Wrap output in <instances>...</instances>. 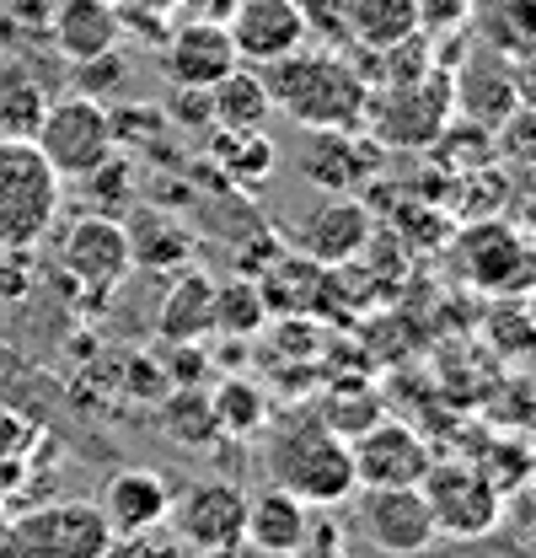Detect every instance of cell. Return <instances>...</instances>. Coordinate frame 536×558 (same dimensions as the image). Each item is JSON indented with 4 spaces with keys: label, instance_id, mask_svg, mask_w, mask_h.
Listing matches in <instances>:
<instances>
[{
    "label": "cell",
    "instance_id": "836d02e7",
    "mask_svg": "<svg viewBox=\"0 0 536 558\" xmlns=\"http://www.w3.org/2000/svg\"><path fill=\"white\" fill-rule=\"evenodd\" d=\"M38 284L33 247H0V301H27Z\"/></svg>",
    "mask_w": 536,
    "mask_h": 558
},
{
    "label": "cell",
    "instance_id": "5bb4252c",
    "mask_svg": "<svg viewBox=\"0 0 536 558\" xmlns=\"http://www.w3.org/2000/svg\"><path fill=\"white\" fill-rule=\"evenodd\" d=\"M295 167L322 194H354L381 167V145L365 130H306L301 150H295Z\"/></svg>",
    "mask_w": 536,
    "mask_h": 558
},
{
    "label": "cell",
    "instance_id": "f546056e",
    "mask_svg": "<svg viewBox=\"0 0 536 558\" xmlns=\"http://www.w3.org/2000/svg\"><path fill=\"white\" fill-rule=\"evenodd\" d=\"M488 135H494V150H499L504 161H521V172L536 167V113L532 108H515V113L499 119Z\"/></svg>",
    "mask_w": 536,
    "mask_h": 558
},
{
    "label": "cell",
    "instance_id": "1f68e13d",
    "mask_svg": "<svg viewBox=\"0 0 536 558\" xmlns=\"http://www.w3.org/2000/svg\"><path fill=\"white\" fill-rule=\"evenodd\" d=\"M124 54L119 49H108V54H97V60H81V65H70L75 75V86H81V97H97V102H108L119 86H124Z\"/></svg>",
    "mask_w": 536,
    "mask_h": 558
},
{
    "label": "cell",
    "instance_id": "f35d334b",
    "mask_svg": "<svg viewBox=\"0 0 536 558\" xmlns=\"http://www.w3.org/2000/svg\"><path fill=\"white\" fill-rule=\"evenodd\" d=\"M515 558H536V537H526V543L515 548Z\"/></svg>",
    "mask_w": 536,
    "mask_h": 558
},
{
    "label": "cell",
    "instance_id": "4dcf8cb0",
    "mask_svg": "<svg viewBox=\"0 0 536 558\" xmlns=\"http://www.w3.org/2000/svg\"><path fill=\"white\" fill-rule=\"evenodd\" d=\"M33 446H38V429L16 414V409H5V403H0V484H11V478H16V468L27 462V451H33Z\"/></svg>",
    "mask_w": 536,
    "mask_h": 558
},
{
    "label": "cell",
    "instance_id": "cb8c5ba5",
    "mask_svg": "<svg viewBox=\"0 0 536 558\" xmlns=\"http://www.w3.org/2000/svg\"><path fill=\"white\" fill-rule=\"evenodd\" d=\"M49 86L27 60H0V135L33 140L49 113Z\"/></svg>",
    "mask_w": 536,
    "mask_h": 558
},
{
    "label": "cell",
    "instance_id": "ab89813d",
    "mask_svg": "<svg viewBox=\"0 0 536 558\" xmlns=\"http://www.w3.org/2000/svg\"><path fill=\"white\" fill-rule=\"evenodd\" d=\"M532 505H536V473H532Z\"/></svg>",
    "mask_w": 536,
    "mask_h": 558
},
{
    "label": "cell",
    "instance_id": "52a82bcc",
    "mask_svg": "<svg viewBox=\"0 0 536 558\" xmlns=\"http://www.w3.org/2000/svg\"><path fill=\"white\" fill-rule=\"evenodd\" d=\"M5 532L22 558H102L113 537L97 499H54V505L22 510Z\"/></svg>",
    "mask_w": 536,
    "mask_h": 558
},
{
    "label": "cell",
    "instance_id": "d590c367",
    "mask_svg": "<svg viewBox=\"0 0 536 558\" xmlns=\"http://www.w3.org/2000/svg\"><path fill=\"white\" fill-rule=\"evenodd\" d=\"M510 65H515V108H532L536 113V49L521 54V60H510Z\"/></svg>",
    "mask_w": 536,
    "mask_h": 558
},
{
    "label": "cell",
    "instance_id": "5b68a950",
    "mask_svg": "<svg viewBox=\"0 0 536 558\" xmlns=\"http://www.w3.org/2000/svg\"><path fill=\"white\" fill-rule=\"evenodd\" d=\"M424 505L435 515V532L451 537V543H472V537H488L504 515V488L488 478V468L477 462H429L424 473Z\"/></svg>",
    "mask_w": 536,
    "mask_h": 558
},
{
    "label": "cell",
    "instance_id": "7402d4cb",
    "mask_svg": "<svg viewBox=\"0 0 536 558\" xmlns=\"http://www.w3.org/2000/svg\"><path fill=\"white\" fill-rule=\"evenodd\" d=\"M268 113H273V102L253 65H236L209 86V130H220V135H264Z\"/></svg>",
    "mask_w": 536,
    "mask_h": 558
},
{
    "label": "cell",
    "instance_id": "d4e9b609",
    "mask_svg": "<svg viewBox=\"0 0 536 558\" xmlns=\"http://www.w3.org/2000/svg\"><path fill=\"white\" fill-rule=\"evenodd\" d=\"M161 339L172 344H194L204 333H215V284L204 275H183L167 290V306H161Z\"/></svg>",
    "mask_w": 536,
    "mask_h": 558
},
{
    "label": "cell",
    "instance_id": "484cf974",
    "mask_svg": "<svg viewBox=\"0 0 536 558\" xmlns=\"http://www.w3.org/2000/svg\"><path fill=\"white\" fill-rule=\"evenodd\" d=\"M209 409H215L220 435H264V424H268L264 392L247 387V381H226V387L209 398Z\"/></svg>",
    "mask_w": 536,
    "mask_h": 558
},
{
    "label": "cell",
    "instance_id": "603a6c76",
    "mask_svg": "<svg viewBox=\"0 0 536 558\" xmlns=\"http://www.w3.org/2000/svg\"><path fill=\"white\" fill-rule=\"evenodd\" d=\"M467 22L483 49L521 60L536 49V0H472Z\"/></svg>",
    "mask_w": 536,
    "mask_h": 558
},
{
    "label": "cell",
    "instance_id": "d6986e66",
    "mask_svg": "<svg viewBox=\"0 0 536 558\" xmlns=\"http://www.w3.org/2000/svg\"><path fill=\"white\" fill-rule=\"evenodd\" d=\"M370 242V209L354 194H328V205L301 220V253L312 264H349Z\"/></svg>",
    "mask_w": 536,
    "mask_h": 558
},
{
    "label": "cell",
    "instance_id": "8992f818",
    "mask_svg": "<svg viewBox=\"0 0 536 558\" xmlns=\"http://www.w3.org/2000/svg\"><path fill=\"white\" fill-rule=\"evenodd\" d=\"M33 145L44 150V161H49L60 178H92V172L108 167L113 150H119V145H113L108 102L81 97V92L54 97L49 113H44V124H38V135H33Z\"/></svg>",
    "mask_w": 536,
    "mask_h": 558
},
{
    "label": "cell",
    "instance_id": "e0dca14e",
    "mask_svg": "<svg viewBox=\"0 0 536 558\" xmlns=\"http://www.w3.org/2000/svg\"><path fill=\"white\" fill-rule=\"evenodd\" d=\"M97 510H102V521H108L113 537L167 526L172 484H167L156 468H119V473H108V484H102V494H97Z\"/></svg>",
    "mask_w": 536,
    "mask_h": 558
},
{
    "label": "cell",
    "instance_id": "9a60e30c",
    "mask_svg": "<svg viewBox=\"0 0 536 558\" xmlns=\"http://www.w3.org/2000/svg\"><path fill=\"white\" fill-rule=\"evenodd\" d=\"M236 65L242 60L231 49V33L215 16H188V22L167 27V38H161V70L172 75V86L209 92L220 75H231Z\"/></svg>",
    "mask_w": 536,
    "mask_h": 558
},
{
    "label": "cell",
    "instance_id": "7a4b0ae2",
    "mask_svg": "<svg viewBox=\"0 0 536 558\" xmlns=\"http://www.w3.org/2000/svg\"><path fill=\"white\" fill-rule=\"evenodd\" d=\"M264 473L273 488L306 499L312 510H333L360 488L349 440L322 414H284L264 429Z\"/></svg>",
    "mask_w": 536,
    "mask_h": 558
},
{
    "label": "cell",
    "instance_id": "3957f363",
    "mask_svg": "<svg viewBox=\"0 0 536 558\" xmlns=\"http://www.w3.org/2000/svg\"><path fill=\"white\" fill-rule=\"evenodd\" d=\"M456 119L451 102V70H424L413 81L370 86L360 130L376 140L381 150H435Z\"/></svg>",
    "mask_w": 536,
    "mask_h": 558
},
{
    "label": "cell",
    "instance_id": "44dd1931",
    "mask_svg": "<svg viewBox=\"0 0 536 558\" xmlns=\"http://www.w3.org/2000/svg\"><path fill=\"white\" fill-rule=\"evenodd\" d=\"M413 33H424V0H343V44L360 54L392 49Z\"/></svg>",
    "mask_w": 536,
    "mask_h": 558
},
{
    "label": "cell",
    "instance_id": "9c48e42d",
    "mask_svg": "<svg viewBox=\"0 0 536 558\" xmlns=\"http://www.w3.org/2000/svg\"><path fill=\"white\" fill-rule=\"evenodd\" d=\"M349 462L360 488H418L435 451L407 418H376L360 435H349Z\"/></svg>",
    "mask_w": 536,
    "mask_h": 558
},
{
    "label": "cell",
    "instance_id": "30bf717a",
    "mask_svg": "<svg viewBox=\"0 0 536 558\" xmlns=\"http://www.w3.org/2000/svg\"><path fill=\"white\" fill-rule=\"evenodd\" d=\"M242 526H247V488H236L231 478H199L183 494H172L167 532L178 537L183 554H194V548H242Z\"/></svg>",
    "mask_w": 536,
    "mask_h": 558
},
{
    "label": "cell",
    "instance_id": "277c9868",
    "mask_svg": "<svg viewBox=\"0 0 536 558\" xmlns=\"http://www.w3.org/2000/svg\"><path fill=\"white\" fill-rule=\"evenodd\" d=\"M65 178L33 140L0 135V247H38L60 220Z\"/></svg>",
    "mask_w": 536,
    "mask_h": 558
},
{
    "label": "cell",
    "instance_id": "6da1fadb",
    "mask_svg": "<svg viewBox=\"0 0 536 558\" xmlns=\"http://www.w3.org/2000/svg\"><path fill=\"white\" fill-rule=\"evenodd\" d=\"M258 75H264L273 113L295 119L301 130H360V119H365L370 81L338 49L301 44L295 54L264 65Z\"/></svg>",
    "mask_w": 536,
    "mask_h": 558
},
{
    "label": "cell",
    "instance_id": "7c38bea8",
    "mask_svg": "<svg viewBox=\"0 0 536 558\" xmlns=\"http://www.w3.org/2000/svg\"><path fill=\"white\" fill-rule=\"evenodd\" d=\"M360 532L381 558H424L440 532L418 488H365L360 499Z\"/></svg>",
    "mask_w": 536,
    "mask_h": 558
},
{
    "label": "cell",
    "instance_id": "4316f807",
    "mask_svg": "<svg viewBox=\"0 0 536 558\" xmlns=\"http://www.w3.org/2000/svg\"><path fill=\"white\" fill-rule=\"evenodd\" d=\"M264 290L236 279V284H215V328L226 333H258L264 328Z\"/></svg>",
    "mask_w": 536,
    "mask_h": 558
},
{
    "label": "cell",
    "instance_id": "b9f144b4",
    "mask_svg": "<svg viewBox=\"0 0 536 558\" xmlns=\"http://www.w3.org/2000/svg\"><path fill=\"white\" fill-rule=\"evenodd\" d=\"M532 178H536V167H532Z\"/></svg>",
    "mask_w": 536,
    "mask_h": 558
},
{
    "label": "cell",
    "instance_id": "8fae6325",
    "mask_svg": "<svg viewBox=\"0 0 536 558\" xmlns=\"http://www.w3.org/2000/svg\"><path fill=\"white\" fill-rule=\"evenodd\" d=\"M456 269L477 290L515 295L536 284V247L504 220H477L456 236Z\"/></svg>",
    "mask_w": 536,
    "mask_h": 558
},
{
    "label": "cell",
    "instance_id": "8d00e7d4",
    "mask_svg": "<svg viewBox=\"0 0 536 558\" xmlns=\"http://www.w3.org/2000/svg\"><path fill=\"white\" fill-rule=\"evenodd\" d=\"M194 16H215V22H226V11L236 5V0H183Z\"/></svg>",
    "mask_w": 536,
    "mask_h": 558
},
{
    "label": "cell",
    "instance_id": "d6a6232c",
    "mask_svg": "<svg viewBox=\"0 0 536 558\" xmlns=\"http://www.w3.org/2000/svg\"><path fill=\"white\" fill-rule=\"evenodd\" d=\"M102 558H183L178 537L167 526H150V532H124V537H108Z\"/></svg>",
    "mask_w": 536,
    "mask_h": 558
},
{
    "label": "cell",
    "instance_id": "ac0fdd59",
    "mask_svg": "<svg viewBox=\"0 0 536 558\" xmlns=\"http://www.w3.org/2000/svg\"><path fill=\"white\" fill-rule=\"evenodd\" d=\"M124 38V22H119V5L113 0H54V16H49V44L65 65L81 60H97L108 49H119Z\"/></svg>",
    "mask_w": 536,
    "mask_h": 558
},
{
    "label": "cell",
    "instance_id": "2e32d148",
    "mask_svg": "<svg viewBox=\"0 0 536 558\" xmlns=\"http://www.w3.org/2000/svg\"><path fill=\"white\" fill-rule=\"evenodd\" d=\"M451 102H456V113L467 124L494 130L499 119L515 113V65L504 54H494V49L477 44L467 60L451 70Z\"/></svg>",
    "mask_w": 536,
    "mask_h": 558
},
{
    "label": "cell",
    "instance_id": "e575fe53",
    "mask_svg": "<svg viewBox=\"0 0 536 558\" xmlns=\"http://www.w3.org/2000/svg\"><path fill=\"white\" fill-rule=\"evenodd\" d=\"M290 558H343V532H338V521L328 510H312L306 537H301V548Z\"/></svg>",
    "mask_w": 536,
    "mask_h": 558
},
{
    "label": "cell",
    "instance_id": "60d3db41",
    "mask_svg": "<svg viewBox=\"0 0 536 558\" xmlns=\"http://www.w3.org/2000/svg\"><path fill=\"white\" fill-rule=\"evenodd\" d=\"M113 5H124V0H113Z\"/></svg>",
    "mask_w": 536,
    "mask_h": 558
},
{
    "label": "cell",
    "instance_id": "ba28073f",
    "mask_svg": "<svg viewBox=\"0 0 536 558\" xmlns=\"http://www.w3.org/2000/svg\"><path fill=\"white\" fill-rule=\"evenodd\" d=\"M60 269L75 279V290L97 306H108V295L130 279L134 269V242L113 215H81L60 236Z\"/></svg>",
    "mask_w": 536,
    "mask_h": 558
},
{
    "label": "cell",
    "instance_id": "4fadbf2b",
    "mask_svg": "<svg viewBox=\"0 0 536 558\" xmlns=\"http://www.w3.org/2000/svg\"><path fill=\"white\" fill-rule=\"evenodd\" d=\"M226 33H231L236 60L253 70H264L273 60H284V54H295L301 44H312L301 0H236L226 11Z\"/></svg>",
    "mask_w": 536,
    "mask_h": 558
},
{
    "label": "cell",
    "instance_id": "83f0119b",
    "mask_svg": "<svg viewBox=\"0 0 536 558\" xmlns=\"http://www.w3.org/2000/svg\"><path fill=\"white\" fill-rule=\"evenodd\" d=\"M215 156L236 183H264L273 172V161H279L264 135H215Z\"/></svg>",
    "mask_w": 536,
    "mask_h": 558
},
{
    "label": "cell",
    "instance_id": "ffe728a7",
    "mask_svg": "<svg viewBox=\"0 0 536 558\" xmlns=\"http://www.w3.org/2000/svg\"><path fill=\"white\" fill-rule=\"evenodd\" d=\"M306 521H312V505L284 494V488H258L247 494V526H242V548L264 558H290L306 537Z\"/></svg>",
    "mask_w": 536,
    "mask_h": 558
},
{
    "label": "cell",
    "instance_id": "f1b7e54d",
    "mask_svg": "<svg viewBox=\"0 0 536 558\" xmlns=\"http://www.w3.org/2000/svg\"><path fill=\"white\" fill-rule=\"evenodd\" d=\"M167 424H172V435H178L183 446H209V435H220L215 409H209V398H199V392L172 398V403H167Z\"/></svg>",
    "mask_w": 536,
    "mask_h": 558
},
{
    "label": "cell",
    "instance_id": "74e56055",
    "mask_svg": "<svg viewBox=\"0 0 536 558\" xmlns=\"http://www.w3.org/2000/svg\"><path fill=\"white\" fill-rule=\"evenodd\" d=\"M0 558H22V554H16V543H11V532H5V526H0Z\"/></svg>",
    "mask_w": 536,
    "mask_h": 558
}]
</instances>
